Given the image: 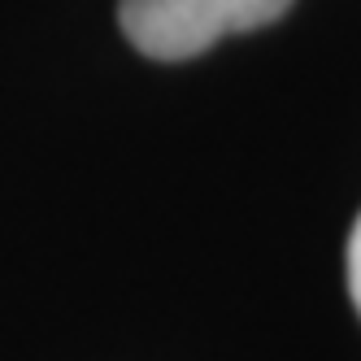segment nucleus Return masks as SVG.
Here are the masks:
<instances>
[{"mask_svg":"<svg viewBox=\"0 0 361 361\" xmlns=\"http://www.w3.org/2000/svg\"><path fill=\"white\" fill-rule=\"evenodd\" d=\"M348 292L361 314V218L353 222V235H348Z\"/></svg>","mask_w":361,"mask_h":361,"instance_id":"obj_2","label":"nucleus"},{"mask_svg":"<svg viewBox=\"0 0 361 361\" xmlns=\"http://www.w3.org/2000/svg\"><path fill=\"white\" fill-rule=\"evenodd\" d=\"M288 9L292 0H122L118 22L144 57L183 61L214 48L222 35L257 31Z\"/></svg>","mask_w":361,"mask_h":361,"instance_id":"obj_1","label":"nucleus"}]
</instances>
